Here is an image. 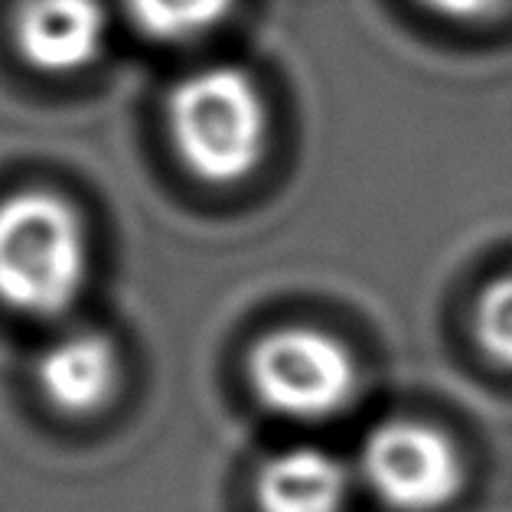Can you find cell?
Segmentation results:
<instances>
[{
    "instance_id": "1",
    "label": "cell",
    "mask_w": 512,
    "mask_h": 512,
    "mask_svg": "<svg viewBox=\"0 0 512 512\" xmlns=\"http://www.w3.org/2000/svg\"><path fill=\"white\" fill-rule=\"evenodd\" d=\"M92 245L82 212L53 190L0 199V307L30 320L62 317L82 297Z\"/></svg>"
},
{
    "instance_id": "2",
    "label": "cell",
    "mask_w": 512,
    "mask_h": 512,
    "mask_svg": "<svg viewBox=\"0 0 512 512\" xmlns=\"http://www.w3.org/2000/svg\"><path fill=\"white\" fill-rule=\"evenodd\" d=\"M167 131L180 164L196 180L232 186L265 157V95L242 66H203L170 92Z\"/></svg>"
},
{
    "instance_id": "3",
    "label": "cell",
    "mask_w": 512,
    "mask_h": 512,
    "mask_svg": "<svg viewBox=\"0 0 512 512\" xmlns=\"http://www.w3.org/2000/svg\"><path fill=\"white\" fill-rule=\"evenodd\" d=\"M248 382L258 402L291 421L343 415L359 392L353 353L317 327H281L255 343Z\"/></svg>"
},
{
    "instance_id": "4",
    "label": "cell",
    "mask_w": 512,
    "mask_h": 512,
    "mask_svg": "<svg viewBox=\"0 0 512 512\" xmlns=\"http://www.w3.org/2000/svg\"><path fill=\"white\" fill-rule=\"evenodd\" d=\"M369 486L398 512H437L464 490V457L444 431L424 421H385L369 434L362 457Z\"/></svg>"
},
{
    "instance_id": "5",
    "label": "cell",
    "mask_w": 512,
    "mask_h": 512,
    "mask_svg": "<svg viewBox=\"0 0 512 512\" xmlns=\"http://www.w3.org/2000/svg\"><path fill=\"white\" fill-rule=\"evenodd\" d=\"M108 10L102 0H23L14 20L17 53L46 76H72L102 56Z\"/></svg>"
},
{
    "instance_id": "6",
    "label": "cell",
    "mask_w": 512,
    "mask_h": 512,
    "mask_svg": "<svg viewBox=\"0 0 512 512\" xmlns=\"http://www.w3.org/2000/svg\"><path fill=\"white\" fill-rule=\"evenodd\" d=\"M36 385L49 408L66 418H89L111 405L121 385V356L111 336L76 330L59 336L36 359Z\"/></svg>"
},
{
    "instance_id": "7",
    "label": "cell",
    "mask_w": 512,
    "mask_h": 512,
    "mask_svg": "<svg viewBox=\"0 0 512 512\" xmlns=\"http://www.w3.org/2000/svg\"><path fill=\"white\" fill-rule=\"evenodd\" d=\"M346 499L349 470L320 447H291L261 467V512H343Z\"/></svg>"
},
{
    "instance_id": "8",
    "label": "cell",
    "mask_w": 512,
    "mask_h": 512,
    "mask_svg": "<svg viewBox=\"0 0 512 512\" xmlns=\"http://www.w3.org/2000/svg\"><path fill=\"white\" fill-rule=\"evenodd\" d=\"M235 0H128V17L147 40L193 43L226 23Z\"/></svg>"
},
{
    "instance_id": "9",
    "label": "cell",
    "mask_w": 512,
    "mask_h": 512,
    "mask_svg": "<svg viewBox=\"0 0 512 512\" xmlns=\"http://www.w3.org/2000/svg\"><path fill=\"white\" fill-rule=\"evenodd\" d=\"M473 333L483 353L512 369V274L490 281L473 307Z\"/></svg>"
},
{
    "instance_id": "10",
    "label": "cell",
    "mask_w": 512,
    "mask_h": 512,
    "mask_svg": "<svg viewBox=\"0 0 512 512\" xmlns=\"http://www.w3.org/2000/svg\"><path fill=\"white\" fill-rule=\"evenodd\" d=\"M447 20H490L512 7V0H418Z\"/></svg>"
}]
</instances>
